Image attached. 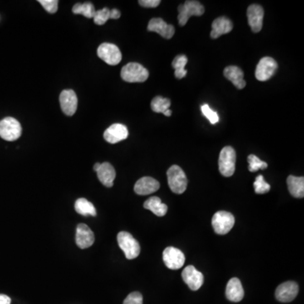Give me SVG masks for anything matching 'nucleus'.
Masks as SVG:
<instances>
[{
	"label": "nucleus",
	"instance_id": "nucleus-13",
	"mask_svg": "<svg viewBox=\"0 0 304 304\" xmlns=\"http://www.w3.org/2000/svg\"><path fill=\"white\" fill-rule=\"evenodd\" d=\"M182 277L184 282L192 291H197L204 283L203 274L197 271L193 266H188L182 272Z\"/></svg>",
	"mask_w": 304,
	"mask_h": 304
},
{
	"label": "nucleus",
	"instance_id": "nucleus-24",
	"mask_svg": "<svg viewBox=\"0 0 304 304\" xmlns=\"http://www.w3.org/2000/svg\"><path fill=\"white\" fill-rule=\"evenodd\" d=\"M144 209L149 210L158 217H164L168 212L167 205L163 204L160 198L153 196L144 203Z\"/></svg>",
	"mask_w": 304,
	"mask_h": 304
},
{
	"label": "nucleus",
	"instance_id": "nucleus-3",
	"mask_svg": "<svg viewBox=\"0 0 304 304\" xmlns=\"http://www.w3.org/2000/svg\"><path fill=\"white\" fill-rule=\"evenodd\" d=\"M117 238L119 247L124 251L128 260H134L139 256L140 252L139 243L129 232H120Z\"/></svg>",
	"mask_w": 304,
	"mask_h": 304
},
{
	"label": "nucleus",
	"instance_id": "nucleus-29",
	"mask_svg": "<svg viewBox=\"0 0 304 304\" xmlns=\"http://www.w3.org/2000/svg\"><path fill=\"white\" fill-rule=\"evenodd\" d=\"M247 162H248V170L251 173H255L260 169H266L268 168V164L265 163L263 161H261L258 157H256V155H249L247 158Z\"/></svg>",
	"mask_w": 304,
	"mask_h": 304
},
{
	"label": "nucleus",
	"instance_id": "nucleus-20",
	"mask_svg": "<svg viewBox=\"0 0 304 304\" xmlns=\"http://www.w3.org/2000/svg\"><path fill=\"white\" fill-rule=\"evenodd\" d=\"M233 28V24L227 17H219L212 22V31L211 32V37L217 39L222 35L229 33Z\"/></svg>",
	"mask_w": 304,
	"mask_h": 304
},
{
	"label": "nucleus",
	"instance_id": "nucleus-30",
	"mask_svg": "<svg viewBox=\"0 0 304 304\" xmlns=\"http://www.w3.org/2000/svg\"><path fill=\"white\" fill-rule=\"evenodd\" d=\"M110 19H111V11L108 8L95 11V16L93 17L94 22L99 26H103Z\"/></svg>",
	"mask_w": 304,
	"mask_h": 304
},
{
	"label": "nucleus",
	"instance_id": "nucleus-35",
	"mask_svg": "<svg viewBox=\"0 0 304 304\" xmlns=\"http://www.w3.org/2000/svg\"><path fill=\"white\" fill-rule=\"evenodd\" d=\"M140 6L145 8H156L161 4L160 0H139Z\"/></svg>",
	"mask_w": 304,
	"mask_h": 304
},
{
	"label": "nucleus",
	"instance_id": "nucleus-2",
	"mask_svg": "<svg viewBox=\"0 0 304 304\" xmlns=\"http://www.w3.org/2000/svg\"><path fill=\"white\" fill-rule=\"evenodd\" d=\"M167 175H168V185L173 193L182 194L185 192L188 181L185 173L179 166H172L168 169Z\"/></svg>",
	"mask_w": 304,
	"mask_h": 304
},
{
	"label": "nucleus",
	"instance_id": "nucleus-1",
	"mask_svg": "<svg viewBox=\"0 0 304 304\" xmlns=\"http://www.w3.org/2000/svg\"><path fill=\"white\" fill-rule=\"evenodd\" d=\"M121 77L126 82H144L149 77V71L138 63H129L122 68Z\"/></svg>",
	"mask_w": 304,
	"mask_h": 304
},
{
	"label": "nucleus",
	"instance_id": "nucleus-34",
	"mask_svg": "<svg viewBox=\"0 0 304 304\" xmlns=\"http://www.w3.org/2000/svg\"><path fill=\"white\" fill-rule=\"evenodd\" d=\"M124 304H143V296L139 291L131 292L124 300Z\"/></svg>",
	"mask_w": 304,
	"mask_h": 304
},
{
	"label": "nucleus",
	"instance_id": "nucleus-23",
	"mask_svg": "<svg viewBox=\"0 0 304 304\" xmlns=\"http://www.w3.org/2000/svg\"><path fill=\"white\" fill-rule=\"evenodd\" d=\"M289 192L295 198L304 197V178L290 175L286 179Z\"/></svg>",
	"mask_w": 304,
	"mask_h": 304
},
{
	"label": "nucleus",
	"instance_id": "nucleus-33",
	"mask_svg": "<svg viewBox=\"0 0 304 304\" xmlns=\"http://www.w3.org/2000/svg\"><path fill=\"white\" fill-rule=\"evenodd\" d=\"M38 3L46 10L48 13L55 14L58 11V0H39Z\"/></svg>",
	"mask_w": 304,
	"mask_h": 304
},
{
	"label": "nucleus",
	"instance_id": "nucleus-19",
	"mask_svg": "<svg viewBox=\"0 0 304 304\" xmlns=\"http://www.w3.org/2000/svg\"><path fill=\"white\" fill-rule=\"evenodd\" d=\"M226 296L229 301L234 302L242 301L244 296V290L239 279L234 277L228 281L226 287Z\"/></svg>",
	"mask_w": 304,
	"mask_h": 304
},
{
	"label": "nucleus",
	"instance_id": "nucleus-21",
	"mask_svg": "<svg viewBox=\"0 0 304 304\" xmlns=\"http://www.w3.org/2000/svg\"><path fill=\"white\" fill-rule=\"evenodd\" d=\"M100 183L108 188L114 186V181L116 178V172L114 167L109 163H100V168L96 171Z\"/></svg>",
	"mask_w": 304,
	"mask_h": 304
},
{
	"label": "nucleus",
	"instance_id": "nucleus-15",
	"mask_svg": "<svg viewBox=\"0 0 304 304\" xmlns=\"http://www.w3.org/2000/svg\"><path fill=\"white\" fill-rule=\"evenodd\" d=\"M75 242L78 247L81 249H85L92 246L95 242V236L87 225L83 223L78 225L76 228V235H75Z\"/></svg>",
	"mask_w": 304,
	"mask_h": 304
},
{
	"label": "nucleus",
	"instance_id": "nucleus-9",
	"mask_svg": "<svg viewBox=\"0 0 304 304\" xmlns=\"http://www.w3.org/2000/svg\"><path fill=\"white\" fill-rule=\"evenodd\" d=\"M278 69L276 60L271 57H265L259 62L256 70V77L260 81L270 80Z\"/></svg>",
	"mask_w": 304,
	"mask_h": 304
},
{
	"label": "nucleus",
	"instance_id": "nucleus-26",
	"mask_svg": "<svg viewBox=\"0 0 304 304\" xmlns=\"http://www.w3.org/2000/svg\"><path fill=\"white\" fill-rule=\"evenodd\" d=\"M188 63V58L185 55H178L173 60L172 66L175 70V76L177 79H183L187 75L185 66Z\"/></svg>",
	"mask_w": 304,
	"mask_h": 304
},
{
	"label": "nucleus",
	"instance_id": "nucleus-32",
	"mask_svg": "<svg viewBox=\"0 0 304 304\" xmlns=\"http://www.w3.org/2000/svg\"><path fill=\"white\" fill-rule=\"evenodd\" d=\"M201 111H202V114H204V116L209 120L211 124H216L219 122V116L217 112L213 111L208 104H205L201 107Z\"/></svg>",
	"mask_w": 304,
	"mask_h": 304
},
{
	"label": "nucleus",
	"instance_id": "nucleus-10",
	"mask_svg": "<svg viewBox=\"0 0 304 304\" xmlns=\"http://www.w3.org/2000/svg\"><path fill=\"white\" fill-rule=\"evenodd\" d=\"M163 257L166 266L171 270L182 268L185 263V256L183 252L176 247H166L163 251Z\"/></svg>",
	"mask_w": 304,
	"mask_h": 304
},
{
	"label": "nucleus",
	"instance_id": "nucleus-25",
	"mask_svg": "<svg viewBox=\"0 0 304 304\" xmlns=\"http://www.w3.org/2000/svg\"><path fill=\"white\" fill-rule=\"evenodd\" d=\"M75 212L79 214L88 217H95L96 216V210H95L94 205L87 200L86 198H78L77 200L75 201Z\"/></svg>",
	"mask_w": 304,
	"mask_h": 304
},
{
	"label": "nucleus",
	"instance_id": "nucleus-14",
	"mask_svg": "<svg viewBox=\"0 0 304 304\" xmlns=\"http://www.w3.org/2000/svg\"><path fill=\"white\" fill-rule=\"evenodd\" d=\"M264 9L259 5H252L247 8V21L252 32H260L263 26Z\"/></svg>",
	"mask_w": 304,
	"mask_h": 304
},
{
	"label": "nucleus",
	"instance_id": "nucleus-17",
	"mask_svg": "<svg viewBox=\"0 0 304 304\" xmlns=\"http://www.w3.org/2000/svg\"><path fill=\"white\" fill-rule=\"evenodd\" d=\"M147 30L152 32H157L166 39L172 38L175 33L174 26L166 23L162 18L151 19L148 24Z\"/></svg>",
	"mask_w": 304,
	"mask_h": 304
},
{
	"label": "nucleus",
	"instance_id": "nucleus-6",
	"mask_svg": "<svg viewBox=\"0 0 304 304\" xmlns=\"http://www.w3.org/2000/svg\"><path fill=\"white\" fill-rule=\"evenodd\" d=\"M219 171L224 177H231L235 172L236 152L231 146L222 149L219 156Z\"/></svg>",
	"mask_w": 304,
	"mask_h": 304
},
{
	"label": "nucleus",
	"instance_id": "nucleus-8",
	"mask_svg": "<svg viewBox=\"0 0 304 304\" xmlns=\"http://www.w3.org/2000/svg\"><path fill=\"white\" fill-rule=\"evenodd\" d=\"M98 57L109 65H119L121 62L122 54L119 47L114 44H100L97 49Z\"/></svg>",
	"mask_w": 304,
	"mask_h": 304
},
{
	"label": "nucleus",
	"instance_id": "nucleus-16",
	"mask_svg": "<svg viewBox=\"0 0 304 304\" xmlns=\"http://www.w3.org/2000/svg\"><path fill=\"white\" fill-rule=\"evenodd\" d=\"M129 136V131L124 124H114L106 129L104 137L106 141L110 144H117L119 142L126 139Z\"/></svg>",
	"mask_w": 304,
	"mask_h": 304
},
{
	"label": "nucleus",
	"instance_id": "nucleus-5",
	"mask_svg": "<svg viewBox=\"0 0 304 304\" xmlns=\"http://www.w3.org/2000/svg\"><path fill=\"white\" fill-rule=\"evenodd\" d=\"M178 23L181 26H185L191 16H200L205 13L204 6L198 1L188 0L183 5L178 6Z\"/></svg>",
	"mask_w": 304,
	"mask_h": 304
},
{
	"label": "nucleus",
	"instance_id": "nucleus-31",
	"mask_svg": "<svg viewBox=\"0 0 304 304\" xmlns=\"http://www.w3.org/2000/svg\"><path fill=\"white\" fill-rule=\"evenodd\" d=\"M254 188H255L256 193L258 194L268 193L269 191L271 190V185L266 183L262 175H259L256 178V181L254 183Z\"/></svg>",
	"mask_w": 304,
	"mask_h": 304
},
{
	"label": "nucleus",
	"instance_id": "nucleus-18",
	"mask_svg": "<svg viewBox=\"0 0 304 304\" xmlns=\"http://www.w3.org/2000/svg\"><path fill=\"white\" fill-rule=\"evenodd\" d=\"M160 188V183L155 178L144 177L137 181L134 185V192L139 195H148L155 193Z\"/></svg>",
	"mask_w": 304,
	"mask_h": 304
},
{
	"label": "nucleus",
	"instance_id": "nucleus-28",
	"mask_svg": "<svg viewBox=\"0 0 304 304\" xmlns=\"http://www.w3.org/2000/svg\"><path fill=\"white\" fill-rule=\"evenodd\" d=\"M73 13L76 15H83L86 18H93L95 16V7L91 3L76 4L73 7Z\"/></svg>",
	"mask_w": 304,
	"mask_h": 304
},
{
	"label": "nucleus",
	"instance_id": "nucleus-22",
	"mask_svg": "<svg viewBox=\"0 0 304 304\" xmlns=\"http://www.w3.org/2000/svg\"><path fill=\"white\" fill-rule=\"evenodd\" d=\"M224 76L239 90L243 89L246 85V81L243 79L244 74L242 72V70L237 66L232 65V66H227V68H225Z\"/></svg>",
	"mask_w": 304,
	"mask_h": 304
},
{
	"label": "nucleus",
	"instance_id": "nucleus-38",
	"mask_svg": "<svg viewBox=\"0 0 304 304\" xmlns=\"http://www.w3.org/2000/svg\"><path fill=\"white\" fill-rule=\"evenodd\" d=\"M100 163H95V165H94V171H95V172H96V171H97L98 169H99V168H100Z\"/></svg>",
	"mask_w": 304,
	"mask_h": 304
},
{
	"label": "nucleus",
	"instance_id": "nucleus-12",
	"mask_svg": "<svg viewBox=\"0 0 304 304\" xmlns=\"http://www.w3.org/2000/svg\"><path fill=\"white\" fill-rule=\"evenodd\" d=\"M60 107L64 114L73 116L77 110L78 98L73 90H63L60 96Z\"/></svg>",
	"mask_w": 304,
	"mask_h": 304
},
{
	"label": "nucleus",
	"instance_id": "nucleus-4",
	"mask_svg": "<svg viewBox=\"0 0 304 304\" xmlns=\"http://www.w3.org/2000/svg\"><path fill=\"white\" fill-rule=\"evenodd\" d=\"M22 127L17 119L8 117L0 121V137L7 141H15L21 136Z\"/></svg>",
	"mask_w": 304,
	"mask_h": 304
},
{
	"label": "nucleus",
	"instance_id": "nucleus-7",
	"mask_svg": "<svg viewBox=\"0 0 304 304\" xmlns=\"http://www.w3.org/2000/svg\"><path fill=\"white\" fill-rule=\"evenodd\" d=\"M212 227L217 234L225 235L232 230L235 224V218L230 212H218L212 217Z\"/></svg>",
	"mask_w": 304,
	"mask_h": 304
},
{
	"label": "nucleus",
	"instance_id": "nucleus-11",
	"mask_svg": "<svg viewBox=\"0 0 304 304\" xmlns=\"http://www.w3.org/2000/svg\"><path fill=\"white\" fill-rule=\"evenodd\" d=\"M298 291V285L296 282L286 281L276 288V297L281 302H290L296 298Z\"/></svg>",
	"mask_w": 304,
	"mask_h": 304
},
{
	"label": "nucleus",
	"instance_id": "nucleus-36",
	"mask_svg": "<svg viewBox=\"0 0 304 304\" xmlns=\"http://www.w3.org/2000/svg\"><path fill=\"white\" fill-rule=\"evenodd\" d=\"M11 299L10 296L5 294H0V304H11Z\"/></svg>",
	"mask_w": 304,
	"mask_h": 304
},
{
	"label": "nucleus",
	"instance_id": "nucleus-37",
	"mask_svg": "<svg viewBox=\"0 0 304 304\" xmlns=\"http://www.w3.org/2000/svg\"><path fill=\"white\" fill-rule=\"evenodd\" d=\"M120 16H121V14H120L119 11H118V10H116V9H114V10H112L111 19H114V20H117V19L120 18Z\"/></svg>",
	"mask_w": 304,
	"mask_h": 304
},
{
	"label": "nucleus",
	"instance_id": "nucleus-27",
	"mask_svg": "<svg viewBox=\"0 0 304 304\" xmlns=\"http://www.w3.org/2000/svg\"><path fill=\"white\" fill-rule=\"evenodd\" d=\"M171 106V100L163 96H156L150 104L152 111L158 114H165Z\"/></svg>",
	"mask_w": 304,
	"mask_h": 304
}]
</instances>
